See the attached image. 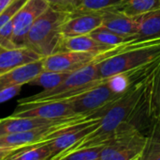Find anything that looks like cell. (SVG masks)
I'll list each match as a JSON object with an SVG mask.
<instances>
[{
	"mask_svg": "<svg viewBox=\"0 0 160 160\" xmlns=\"http://www.w3.org/2000/svg\"><path fill=\"white\" fill-rule=\"evenodd\" d=\"M156 68L137 78L128 91L112 103L102 114L98 127L68 153L83 148L103 146L122 126L129 124H137L142 117L148 118L149 86Z\"/></svg>",
	"mask_w": 160,
	"mask_h": 160,
	"instance_id": "6da1fadb",
	"label": "cell"
},
{
	"mask_svg": "<svg viewBox=\"0 0 160 160\" xmlns=\"http://www.w3.org/2000/svg\"><path fill=\"white\" fill-rule=\"evenodd\" d=\"M160 58V38L124 43V50L98 62V75L107 79L112 75L148 65Z\"/></svg>",
	"mask_w": 160,
	"mask_h": 160,
	"instance_id": "7a4b0ae2",
	"label": "cell"
},
{
	"mask_svg": "<svg viewBox=\"0 0 160 160\" xmlns=\"http://www.w3.org/2000/svg\"><path fill=\"white\" fill-rule=\"evenodd\" d=\"M68 13L48 8L34 23L29 30L24 47H27L41 58L57 53L62 40L61 26Z\"/></svg>",
	"mask_w": 160,
	"mask_h": 160,
	"instance_id": "3957f363",
	"label": "cell"
},
{
	"mask_svg": "<svg viewBox=\"0 0 160 160\" xmlns=\"http://www.w3.org/2000/svg\"><path fill=\"white\" fill-rule=\"evenodd\" d=\"M98 61L92 62L75 72L70 73L56 88L52 90H43L37 94L19 100V104H35L67 100L87 91L104 80L98 75Z\"/></svg>",
	"mask_w": 160,
	"mask_h": 160,
	"instance_id": "277c9868",
	"label": "cell"
},
{
	"mask_svg": "<svg viewBox=\"0 0 160 160\" xmlns=\"http://www.w3.org/2000/svg\"><path fill=\"white\" fill-rule=\"evenodd\" d=\"M148 141L137 124L124 125L103 145L99 160H137L143 154Z\"/></svg>",
	"mask_w": 160,
	"mask_h": 160,
	"instance_id": "5b68a950",
	"label": "cell"
},
{
	"mask_svg": "<svg viewBox=\"0 0 160 160\" xmlns=\"http://www.w3.org/2000/svg\"><path fill=\"white\" fill-rule=\"evenodd\" d=\"M122 94L114 92L110 87L107 79L93 86L87 91L67 99L73 111L77 115L92 116L98 112H103L106 108L118 99Z\"/></svg>",
	"mask_w": 160,
	"mask_h": 160,
	"instance_id": "8992f818",
	"label": "cell"
},
{
	"mask_svg": "<svg viewBox=\"0 0 160 160\" xmlns=\"http://www.w3.org/2000/svg\"><path fill=\"white\" fill-rule=\"evenodd\" d=\"M118 53V47H114L102 55H95L89 53L62 51L42 58L43 68L45 71L72 73L92 62L101 61L106 58Z\"/></svg>",
	"mask_w": 160,
	"mask_h": 160,
	"instance_id": "52a82bcc",
	"label": "cell"
},
{
	"mask_svg": "<svg viewBox=\"0 0 160 160\" xmlns=\"http://www.w3.org/2000/svg\"><path fill=\"white\" fill-rule=\"evenodd\" d=\"M11 116L58 121L82 115H77L67 100H61L35 104H19Z\"/></svg>",
	"mask_w": 160,
	"mask_h": 160,
	"instance_id": "ba28073f",
	"label": "cell"
},
{
	"mask_svg": "<svg viewBox=\"0 0 160 160\" xmlns=\"http://www.w3.org/2000/svg\"><path fill=\"white\" fill-rule=\"evenodd\" d=\"M49 8L45 0H27L13 18V43L24 47L26 36L36 20Z\"/></svg>",
	"mask_w": 160,
	"mask_h": 160,
	"instance_id": "9c48e42d",
	"label": "cell"
},
{
	"mask_svg": "<svg viewBox=\"0 0 160 160\" xmlns=\"http://www.w3.org/2000/svg\"><path fill=\"white\" fill-rule=\"evenodd\" d=\"M102 25L100 12H72L68 13L61 26L63 37L88 35Z\"/></svg>",
	"mask_w": 160,
	"mask_h": 160,
	"instance_id": "30bf717a",
	"label": "cell"
},
{
	"mask_svg": "<svg viewBox=\"0 0 160 160\" xmlns=\"http://www.w3.org/2000/svg\"><path fill=\"white\" fill-rule=\"evenodd\" d=\"M102 13L101 26L129 39L130 41L137 35L139 25L137 18H132L119 11L117 8L105 10Z\"/></svg>",
	"mask_w": 160,
	"mask_h": 160,
	"instance_id": "8fae6325",
	"label": "cell"
},
{
	"mask_svg": "<svg viewBox=\"0 0 160 160\" xmlns=\"http://www.w3.org/2000/svg\"><path fill=\"white\" fill-rule=\"evenodd\" d=\"M76 117H79V116H76ZM76 117L65 119V120L52 121V120H46V119H40V118H31V117H13L10 115L9 117L0 119V137L10 135V134L25 132V131H29V130L36 129L38 127L62 124L71 119H74Z\"/></svg>",
	"mask_w": 160,
	"mask_h": 160,
	"instance_id": "7c38bea8",
	"label": "cell"
},
{
	"mask_svg": "<svg viewBox=\"0 0 160 160\" xmlns=\"http://www.w3.org/2000/svg\"><path fill=\"white\" fill-rule=\"evenodd\" d=\"M43 71L42 58L21 65L0 75V89L9 86H23L24 84H29Z\"/></svg>",
	"mask_w": 160,
	"mask_h": 160,
	"instance_id": "4fadbf2b",
	"label": "cell"
},
{
	"mask_svg": "<svg viewBox=\"0 0 160 160\" xmlns=\"http://www.w3.org/2000/svg\"><path fill=\"white\" fill-rule=\"evenodd\" d=\"M111 49L112 48L101 44L88 34V35L73 36V37H62V40L59 44L58 52L72 51V52L102 55L110 51Z\"/></svg>",
	"mask_w": 160,
	"mask_h": 160,
	"instance_id": "5bb4252c",
	"label": "cell"
},
{
	"mask_svg": "<svg viewBox=\"0 0 160 160\" xmlns=\"http://www.w3.org/2000/svg\"><path fill=\"white\" fill-rule=\"evenodd\" d=\"M42 58L27 47L4 49L0 47V75L21 65Z\"/></svg>",
	"mask_w": 160,
	"mask_h": 160,
	"instance_id": "9a60e30c",
	"label": "cell"
},
{
	"mask_svg": "<svg viewBox=\"0 0 160 160\" xmlns=\"http://www.w3.org/2000/svg\"><path fill=\"white\" fill-rule=\"evenodd\" d=\"M139 29L133 40L144 41L160 38V8L137 17Z\"/></svg>",
	"mask_w": 160,
	"mask_h": 160,
	"instance_id": "2e32d148",
	"label": "cell"
},
{
	"mask_svg": "<svg viewBox=\"0 0 160 160\" xmlns=\"http://www.w3.org/2000/svg\"><path fill=\"white\" fill-rule=\"evenodd\" d=\"M148 119L160 126V60L149 86Z\"/></svg>",
	"mask_w": 160,
	"mask_h": 160,
	"instance_id": "e0dca14e",
	"label": "cell"
},
{
	"mask_svg": "<svg viewBox=\"0 0 160 160\" xmlns=\"http://www.w3.org/2000/svg\"><path fill=\"white\" fill-rule=\"evenodd\" d=\"M159 8L160 0H123L117 9L129 17L137 18Z\"/></svg>",
	"mask_w": 160,
	"mask_h": 160,
	"instance_id": "ac0fdd59",
	"label": "cell"
},
{
	"mask_svg": "<svg viewBox=\"0 0 160 160\" xmlns=\"http://www.w3.org/2000/svg\"><path fill=\"white\" fill-rule=\"evenodd\" d=\"M123 0H74L72 12H103L119 7ZM71 12V13H72Z\"/></svg>",
	"mask_w": 160,
	"mask_h": 160,
	"instance_id": "d6986e66",
	"label": "cell"
},
{
	"mask_svg": "<svg viewBox=\"0 0 160 160\" xmlns=\"http://www.w3.org/2000/svg\"><path fill=\"white\" fill-rule=\"evenodd\" d=\"M8 160H54L48 142L30 146L17 154L12 155Z\"/></svg>",
	"mask_w": 160,
	"mask_h": 160,
	"instance_id": "ffe728a7",
	"label": "cell"
},
{
	"mask_svg": "<svg viewBox=\"0 0 160 160\" xmlns=\"http://www.w3.org/2000/svg\"><path fill=\"white\" fill-rule=\"evenodd\" d=\"M91 37H93L96 41L100 42L103 45H106L110 48H114L116 46H119L128 41L129 39L123 37L121 35H118L103 26H99L94 31H92L89 34Z\"/></svg>",
	"mask_w": 160,
	"mask_h": 160,
	"instance_id": "44dd1931",
	"label": "cell"
},
{
	"mask_svg": "<svg viewBox=\"0 0 160 160\" xmlns=\"http://www.w3.org/2000/svg\"><path fill=\"white\" fill-rule=\"evenodd\" d=\"M68 73L52 72L44 70L29 84L43 87L44 90H52L59 86L68 77Z\"/></svg>",
	"mask_w": 160,
	"mask_h": 160,
	"instance_id": "7402d4cb",
	"label": "cell"
},
{
	"mask_svg": "<svg viewBox=\"0 0 160 160\" xmlns=\"http://www.w3.org/2000/svg\"><path fill=\"white\" fill-rule=\"evenodd\" d=\"M102 148L103 146H97L75 150L56 160H99Z\"/></svg>",
	"mask_w": 160,
	"mask_h": 160,
	"instance_id": "603a6c76",
	"label": "cell"
},
{
	"mask_svg": "<svg viewBox=\"0 0 160 160\" xmlns=\"http://www.w3.org/2000/svg\"><path fill=\"white\" fill-rule=\"evenodd\" d=\"M27 0H13L1 13H0V28L10 22L17 12L22 8Z\"/></svg>",
	"mask_w": 160,
	"mask_h": 160,
	"instance_id": "cb8c5ba5",
	"label": "cell"
},
{
	"mask_svg": "<svg viewBox=\"0 0 160 160\" xmlns=\"http://www.w3.org/2000/svg\"><path fill=\"white\" fill-rule=\"evenodd\" d=\"M0 47L4 49L16 48L13 43V19L0 28Z\"/></svg>",
	"mask_w": 160,
	"mask_h": 160,
	"instance_id": "d4e9b609",
	"label": "cell"
},
{
	"mask_svg": "<svg viewBox=\"0 0 160 160\" xmlns=\"http://www.w3.org/2000/svg\"><path fill=\"white\" fill-rule=\"evenodd\" d=\"M139 160H160V141L149 138L146 148Z\"/></svg>",
	"mask_w": 160,
	"mask_h": 160,
	"instance_id": "484cf974",
	"label": "cell"
},
{
	"mask_svg": "<svg viewBox=\"0 0 160 160\" xmlns=\"http://www.w3.org/2000/svg\"><path fill=\"white\" fill-rule=\"evenodd\" d=\"M49 7L67 13H71L73 9V1L74 0H45Z\"/></svg>",
	"mask_w": 160,
	"mask_h": 160,
	"instance_id": "4316f807",
	"label": "cell"
},
{
	"mask_svg": "<svg viewBox=\"0 0 160 160\" xmlns=\"http://www.w3.org/2000/svg\"><path fill=\"white\" fill-rule=\"evenodd\" d=\"M22 86L21 85H16V86H9L6 87L3 89H0V104L7 102L13 97L17 96L22 89Z\"/></svg>",
	"mask_w": 160,
	"mask_h": 160,
	"instance_id": "83f0119b",
	"label": "cell"
},
{
	"mask_svg": "<svg viewBox=\"0 0 160 160\" xmlns=\"http://www.w3.org/2000/svg\"><path fill=\"white\" fill-rule=\"evenodd\" d=\"M28 148V147H26ZM26 148H12V147H6V146H2L0 145V157L3 156H7V157H10L14 154H17L18 152L26 149Z\"/></svg>",
	"mask_w": 160,
	"mask_h": 160,
	"instance_id": "f1b7e54d",
	"label": "cell"
},
{
	"mask_svg": "<svg viewBox=\"0 0 160 160\" xmlns=\"http://www.w3.org/2000/svg\"><path fill=\"white\" fill-rule=\"evenodd\" d=\"M13 0H0V13L12 2Z\"/></svg>",
	"mask_w": 160,
	"mask_h": 160,
	"instance_id": "f546056e",
	"label": "cell"
},
{
	"mask_svg": "<svg viewBox=\"0 0 160 160\" xmlns=\"http://www.w3.org/2000/svg\"><path fill=\"white\" fill-rule=\"evenodd\" d=\"M11 157V156H10ZM10 157H7V156H3V157H0V160H8Z\"/></svg>",
	"mask_w": 160,
	"mask_h": 160,
	"instance_id": "4dcf8cb0",
	"label": "cell"
},
{
	"mask_svg": "<svg viewBox=\"0 0 160 160\" xmlns=\"http://www.w3.org/2000/svg\"><path fill=\"white\" fill-rule=\"evenodd\" d=\"M137 160H139V158H138V159H137Z\"/></svg>",
	"mask_w": 160,
	"mask_h": 160,
	"instance_id": "1f68e13d",
	"label": "cell"
},
{
	"mask_svg": "<svg viewBox=\"0 0 160 160\" xmlns=\"http://www.w3.org/2000/svg\"></svg>",
	"mask_w": 160,
	"mask_h": 160,
	"instance_id": "d6a6232c",
	"label": "cell"
}]
</instances>
